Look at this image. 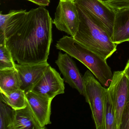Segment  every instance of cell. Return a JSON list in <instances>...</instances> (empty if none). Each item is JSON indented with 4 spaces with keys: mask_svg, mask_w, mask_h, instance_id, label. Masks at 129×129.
<instances>
[{
    "mask_svg": "<svg viewBox=\"0 0 129 129\" xmlns=\"http://www.w3.org/2000/svg\"><path fill=\"white\" fill-rule=\"evenodd\" d=\"M53 21L45 7L28 12L10 10L0 19V35L13 60L19 64L47 62L52 41Z\"/></svg>",
    "mask_w": 129,
    "mask_h": 129,
    "instance_id": "1",
    "label": "cell"
},
{
    "mask_svg": "<svg viewBox=\"0 0 129 129\" xmlns=\"http://www.w3.org/2000/svg\"><path fill=\"white\" fill-rule=\"evenodd\" d=\"M80 23L74 38L81 44L98 54L105 60L117 50V44L102 25L92 15L76 4Z\"/></svg>",
    "mask_w": 129,
    "mask_h": 129,
    "instance_id": "2",
    "label": "cell"
},
{
    "mask_svg": "<svg viewBox=\"0 0 129 129\" xmlns=\"http://www.w3.org/2000/svg\"><path fill=\"white\" fill-rule=\"evenodd\" d=\"M57 49L80 61L95 75L103 86L108 87L113 74L106 60L90 50L72 37L64 36L57 41Z\"/></svg>",
    "mask_w": 129,
    "mask_h": 129,
    "instance_id": "3",
    "label": "cell"
},
{
    "mask_svg": "<svg viewBox=\"0 0 129 129\" xmlns=\"http://www.w3.org/2000/svg\"><path fill=\"white\" fill-rule=\"evenodd\" d=\"M86 101L90 106L96 129H105L104 107L107 88L102 86L90 71L83 76Z\"/></svg>",
    "mask_w": 129,
    "mask_h": 129,
    "instance_id": "4",
    "label": "cell"
},
{
    "mask_svg": "<svg viewBox=\"0 0 129 129\" xmlns=\"http://www.w3.org/2000/svg\"><path fill=\"white\" fill-rule=\"evenodd\" d=\"M79 23V14L74 0H59L53 21L56 28L74 38Z\"/></svg>",
    "mask_w": 129,
    "mask_h": 129,
    "instance_id": "5",
    "label": "cell"
},
{
    "mask_svg": "<svg viewBox=\"0 0 129 129\" xmlns=\"http://www.w3.org/2000/svg\"><path fill=\"white\" fill-rule=\"evenodd\" d=\"M108 89L115 108L117 129H120L123 110L129 102V80L123 71L114 72Z\"/></svg>",
    "mask_w": 129,
    "mask_h": 129,
    "instance_id": "6",
    "label": "cell"
},
{
    "mask_svg": "<svg viewBox=\"0 0 129 129\" xmlns=\"http://www.w3.org/2000/svg\"><path fill=\"white\" fill-rule=\"evenodd\" d=\"M74 1L96 19L111 37L116 14L115 10L104 0H74Z\"/></svg>",
    "mask_w": 129,
    "mask_h": 129,
    "instance_id": "7",
    "label": "cell"
},
{
    "mask_svg": "<svg viewBox=\"0 0 129 129\" xmlns=\"http://www.w3.org/2000/svg\"><path fill=\"white\" fill-rule=\"evenodd\" d=\"M64 81L59 73L49 66L31 91L53 100L57 95L64 93Z\"/></svg>",
    "mask_w": 129,
    "mask_h": 129,
    "instance_id": "8",
    "label": "cell"
},
{
    "mask_svg": "<svg viewBox=\"0 0 129 129\" xmlns=\"http://www.w3.org/2000/svg\"><path fill=\"white\" fill-rule=\"evenodd\" d=\"M68 53L59 52L56 64L64 77V81L71 87L76 89L81 95L85 96L83 77L74 61Z\"/></svg>",
    "mask_w": 129,
    "mask_h": 129,
    "instance_id": "9",
    "label": "cell"
},
{
    "mask_svg": "<svg viewBox=\"0 0 129 129\" xmlns=\"http://www.w3.org/2000/svg\"><path fill=\"white\" fill-rule=\"evenodd\" d=\"M28 103L41 126L43 129L52 123L50 120L53 100L43 97L29 91L26 93Z\"/></svg>",
    "mask_w": 129,
    "mask_h": 129,
    "instance_id": "10",
    "label": "cell"
},
{
    "mask_svg": "<svg viewBox=\"0 0 129 129\" xmlns=\"http://www.w3.org/2000/svg\"><path fill=\"white\" fill-rule=\"evenodd\" d=\"M49 66L47 62L33 64L21 65L16 63V68L21 80L20 89L25 93L30 91Z\"/></svg>",
    "mask_w": 129,
    "mask_h": 129,
    "instance_id": "11",
    "label": "cell"
},
{
    "mask_svg": "<svg viewBox=\"0 0 129 129\" xmlns=\"http://www.w3.org/2000/svg\"><path fill=\"white\" fill-rule=\"evenodd\" d=\"M111 39L117 44L129 41V8L116 10Z\"/></svg>",
    "mask_w": 129,
    "mask_h": 129,
    "instance_id": "12",
    "label": "cell"
},
{
    "mask_svg": "<svg viewBox=\"0 0 129 129\" xmlns=\"http://www.w3.org/2000/svg\"><path fill=\"white\" fill-rule=\"evenodd\" d=\"M13 129H44L28 103L24 108L15 111Z\"/></svg>",
    "mask_w": 129,
    "mask_h": 129,
    "instance_id": "13",
    "label": "cell"
},
{
    "mask_svg": "<svg viewBox=\"0 0 129 129\" xmlns=\"http://www.w3.org/2000/svg\"><path fill=\"white\" fill-rule=\"evenodd\" d=\"M22 82L16 68L0 70L1 93L7 94L20 89Z\"/></svg>",
    "mask_w": 129,
    "mask_h": 129,
    "instance_id": "14",
    "label": "cell"
},
{
    "mask_svg": "<svg viewBox=\"0 0 129 129\" xmlns=\"http://www.w3.org/2000/svg\"><path fill=\"white\" fill-rule=\"evenodd\" d=\"M0 100L15 110L24 108L28 104L26 93L21 89L7 94L1 93Z\"/></svg>",
    "mask_w": 129,
    "mask_h": 129,
    "instance_id": "15",
    "label": "cell"
},
{
    "mask_svg": "<svg viewBox=\"0 0 129 129\" xmlns=\"http://www.w3.org/2000/svg\"><path fill=\"white\" fill-rule=\"evenodd\" d=\"M104 118L105 129H118L115 108L108 88L105 100Z\"/></svg>",
    "mask_w": 129,
    "mask_h": 129,
    "instance_id": "16",
    "label": "cell"
},
{
    "mask_svg": "<svg viewBox=\"0 0 129 129\" xmlns=\"http://www.w3.org/2000/svg\"><path fill=\"white\" fill-rule=\"evenodd\" d=\"M15 111L7 104L0 101V129H13Z\"/></svg>",
    "mask_w": 129,
    "mask_h": 129,
    "instance_id": "17",
    "label": "cell"
},
{
    "mask_svg": "<svg viewBox=\"0 0 129 129\" xmlns=\"http://www.w3.org/2000/svg\"><path fill=\"white\" fill-rule=\"evenodd\" d=\"M16 63L6 45L5 37H0V70L16 68Z\"/></svg>",
    "mask_w": 129,
    "mask_h": 129,
    "instance_id": "18",
    "label": "cell"
},
{
    "mask_svg": "<svg viewBox=\"0 0 129 129\" xmlns=\"http://www.w3.org/2000/svg\"><path fill=\"white\" fill-rule=\"evenodd\" d=\"M120 129H129V102L123 110Z\"/></svg>",
    "mask_w": 129,
    "mask_h": 129,
    "instance_id": "19",
    "label": "cell"
},
{
    "mask_svg": "<svg viewBox=\"0 0 129 129\" xmlns=\"http://www.w3.org/2000/svg\"><path fill=\"white\" fill-rule=\"evenodd\" d=\"M34 4L38 5L40 6L46 7L49 5L50 3V0H27Z\"/></svg>",
    "mask_w": 129,
    "mask_h": 129,
    "instance_id": "20",
    "label": "cell"
},
{
    "mask_svg": "<svg viewBox=\"0 0 129 129\" xmlns=\"http://www.w3.org/2000/svg\"><path fill=\"white\" fill-rule=\"evenodd\" d=\"M124 73L129 80V60L127 61L123 71Z\"/></svg>",
    "mask_w": 129,
    "mask_h": 129,
    "instance_id": "21",
    "label": "cell"
}]
</instances>
